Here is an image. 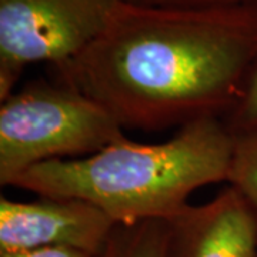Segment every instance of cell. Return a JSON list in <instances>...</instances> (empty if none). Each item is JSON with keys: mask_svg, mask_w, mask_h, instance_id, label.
Listing matches in <instances>:
<instances>
[{"mask_svg": "<svg viewBox=\"0 0 257 257\" xmlns=\"http://www.w3.org/2000/svg\"><path fill=\"white\" fill-rule=\"evenodd\" d=\"M233 138L227 184L239 192L257 221V128Z\"/></svg>", "mask_w": 257, "mask_h": 257, "instance_id": "obj_8", "label": "cell"}, {"mask_svg": "<svg viewBox=\"0 0 257 257\" xmlns=\"http://www.w3.org/2000/svg\"><path fill=\"white\" fill-rule=\"evenodd\" d=\"M130 3L149 5V6H167V8H217L250 3L257 0H127Z\"/></svg>", "mask_w": 257, "mask_h": 257, "instance_id": "obj_10", "label": "cell"}, {"mask_svg": "<svg viewBox=\"0 0 257 257\" xmlns=\"http://www.w3.org/2000/svg\"><path fill=\"white\" fill-rule=\"evenodd\" d=\"M0 257H93L82 250L69 247H45L36 250H26L18 253H6Z\"/></svg>", "mask_w": 257, "mask_h": 257, "instance_id": "obj_11", "label": "cell"}, {"mask_svg": "<svg viewBox=\"0 0 257 257\" xmlns=\"http://www.w3.org/2000/svg\"><path fill=\"white\" fill-rule=\"evenodd\" d=\"M170 223L166 257H257V221L231 186Z\"/></svg>", "mask_w": 257, "mask_h": 257, "instance_id": "obj_6", "label": "cell"}, {"mask_svg": "<svg viewBox=\"0 0 257 257\" xmlns=\"http://www.w3.org/2000/svg\"><path fill=\"white\" fill-rule=\"evenodd\" d=\"M124 136L109 111L69 83L32 80L0 101V184L50 160L90 156Z\"/></svg>", "mask_w": 257, "mask_h": 257, "instance_id": "obj_3", "label": "cell"}, {"mask_svg": "<svg viewBox=\"0 0 257 257\" xmlns=\"http://www.w3.org/2000/svg\"><path fill=\"white\" fill-rule=\"evenodd\" d=\"M169 220L117 224L99 257H166Z\"/></svg>", "mask_w": 257, "mask_h": 257, "instance_id": "obj_7", "label": "cell"}, {"mask_svg": "<svg viewBox=\"0 0 257 257\" xmlns=\"http://www.w3.org/2000/svg\"><path fill=\"white\" fill-rule=\"evenodd\" d=\"M257 60V2L167 8L123 2L56 79L97 101L123 128L157 132L224 119Z\"/></svg>", "mask_w": 257, "mask_h": 257, "instance_id": "obj_1", "label": "cell"}, {"mask_svg": "<svg viewBox=\"0 0 257 257\" xmlns=\"http://www.w3.org/2000/svg\"><path fill=\"white\" fill-rule=\"evenodd\" d=\"M233 140L223 119L197 120L162 143L124 136L90 156L37 165L10 186L84 200L116 224L172 220L190 206L193 192L227 183Z\"/></svg>", "mask_w": 257, "mask_h": 257, "instance_id": "obj_2", "label": "cell"}, {"mask_svg": "<svg viewBox=\"0 0 257 257\" xmlns=\"http://www.w3.org/2000/svg\"><path fill=\"white\" fill-rule=\"evenodd\" d=\"M223 120L231 135L257 128V60L244 82L239 100Z\"/></svg>", "mask_w": 257, "mask_h": 257, "instance_id": "obj_9", "label": "cell"}, {"mask_svg": "<svg viewBox=\"0 0 257 257\" xmlns=\"http://www.w3.org/2000/svg\"><path fill=\"white\" fill-rule=\"evenodd\" d=\"M117 224L90 203L70 197L0 199V254L69 247L99 257Z\"/></svg>", "mask_w": 257, "mask_h": 257, "instance_id": "obj_5", "label": "cell"}, {"mask_svg": "<svg viewBox=\"0 0 257 257\" xmlns=\"http://www.w3.org/2000/svg\"><path fill=\"white\" fill-rule=\"evenodd\" d=\"M127 0H0V101L25 67L64 63L100 36Z\"/></svg>", "mask_w": 257, "mask_h": 257, "instance_id": "obj_4", "label": "cell"}]
</instances>
